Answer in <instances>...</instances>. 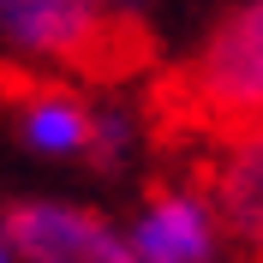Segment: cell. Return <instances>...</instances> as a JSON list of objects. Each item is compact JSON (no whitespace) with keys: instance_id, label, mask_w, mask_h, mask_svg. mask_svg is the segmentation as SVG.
Listing matches in <instances>:
<instances>
[{"instance_id":"cell-1","label":"cell","mask_w":263,"mask_h":263,"mask_svg":"<svg viewBox=\"0 0 263 263\" xmlns=\"http://www.w3.org/2000/svg\"><path fill=\"white\" fill-rule=\"evenodd\" d=\"M185 90L210 120L263 126V0H239L210 24L185 66Z\"/></svg>"},{"instance_id":"cell-6","label":"cell","mask_w":263,"mask_h":263,"mask_svg":"<svg viewBox=\"0 0 263 263\" xmlns=\"http://www.w3.org/2000/svg\"><path fill=\"white\" fill-rule=\"evenodd\" d=\"M215 210L228 221V233H246L263 246V126H246L233 138V149L215 167Z\"/></svg>"},{"instance_id":"cell-3","label":"cell","mask_w":263,"mask_h":263,"mask_svg":"<svg viewBox=\"0 0 263 263\" xmlns=\"http://www.w3.org/2000/svg\"><path fill=\"white\" fill-rule=\"evenodd\" d=\"M114 30L108 0H0L6 66H90Z\"/></svg>"},{"instance_id":"cell-2","label":"cell","mask_w":263,"mask_h":263,"mask_svg":"<svg viewBox=\"0 0 263 263\" xmlns=\"http://www.w3.org/2000/svg\"><path fill=\"white\" fill-rule=\"evenodd\" d=\"M0 228L18 263H138L126 246V221L78 197H18Z\"/></svg>"},{"instance_id":"cell-5","label":"cell","mask_w":263,"mask_h":263,"mask_svg":"<svg viewBox=\"0 0 263 263\" xmlns=\"http://www.w3.org/2000/svg\"><path fill=\"white\" fill-rule=\"evenodd\" d=\"M12 132L36 162H90L96 149V102L72 84H30L12 102Z\"/></svg>"},{"instance_id":"cell-7","label":"cell","mask_w":263,"mask_h":263,"mask_svg":"<svg viewBox=\"0 0 263 263\" xmlns=\"http://www.w3.org/2000/svg\"><path fill=\"white\" fill-rule=\"evenodd\" d=\"M138 144H144V126H138V114H132L126 102H96V149H90V167L120 174L138 156Z\"/></svg>"},{"instance_id":"cell-9","label":"cell","mask_w":263,"mask_h":263,"mask_svg":"<svg viewBox=\"0 0 263 263\" xmlns=\"http://www.w3.org/2000/svg\"><path fill=\"white\" fill-rule=\"evenodd\" d=\"M0 263H18V257H12V246H6V228H0Z\"/></svg>"},{"instance_id":"cell-8","label":"cell","mask_w":263,"mask_h":263,"mask_svg":"<svg viewBox=\"0 0 263 263\" xmlns=\"http://www.w3.org/2000/svg\"><path fill=\"white\" fill-rule=\"evenodd\" d=\"M167 0H108V12H114V24H149V18L162 12Z\"/></svg>"},{"instance_id":"cell-4","label":"cell","mask_w":263,"mask_h":263,"mask_svg":"<svg viewBox=\"0 0 263 263\" xmlns=\"http://www.w3.org/2000/svg\"><path fill=\"white\" fill-rule=\"evenodd\" d=\"M126 246L138 263H221L228 221L203 185H156L132 210Z\"/></svg>"}]
</instances>
